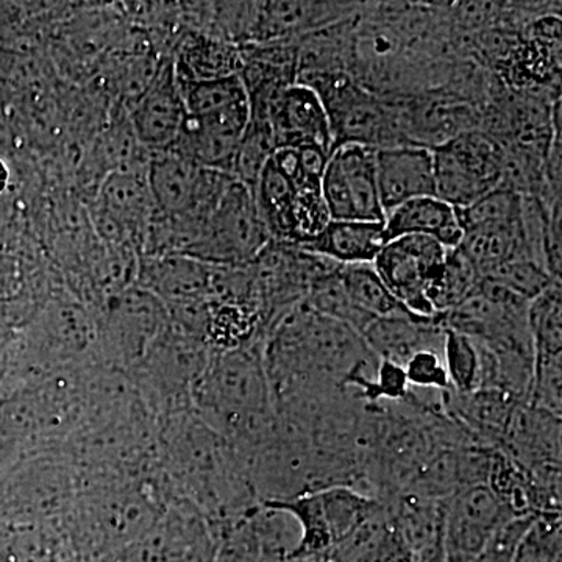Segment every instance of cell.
<instances>
[{
    "label": "cell",
    "instance_id": "obj_1",
    "mask_svg": "<svg viewBox=\"0 0 562 562\" xmlns=\"http://www.w3.org/2000/svg\"><path fill=\"white\" fill-rule=\"evenodd\" d=\"M265 368L277 403L317 390H353L373 382L380 360L360 333L303 301L266 328Z\"/></svg>",
    "mask_w": 562,
    "mask_h": 562
},
{
    "label": "cell",
    "instance_id": "obj_2",
    "mask_svg": "<svg viewBox=\"0 0 562 562\" xmlns=\"http://www.w3.org/2000/svg\"><path fill=\"white\" fill-rule=\"evenodd\" d=\"M265 338L211 355L192 392L194 414L239 454L250 452L277 425L265 368Z\"/></svg>",
    "mask_w": 562,
    "mask_h": 562
},
{
    "label": "cell",
    "instance_id": "obj_3",
    "mask_svg": "<svg viewBox=\"0 0 562 562\" xmlns=\"http://www.w3.org/2000/svg\"><path fill=\"white\" fill-rule=\"evenodd\" d=\"M295 83L319 95L333 138V150L347 144L383 149L406 143L391 106L369 94L342 70L299 72Z\"/></svg>",
    "mask_w": 562,
    "mask_h": 562
},
{
    "label": "cell",
    "instance_id": "obj_4",
    "mask_svg": "<svg viewBox=\"0 0 562 562\" xmlns=\"http://www.w3.org/2000/svg\"><path fill=\"white\" fill-rule=\"evenodd\" d=\"M254 192L232 179L187 257L221 268H246L271 243Z\"/></svg>",
    "mask_w": 562,
    "mask_h": 562
},
{
    "label": "cell",
    "instance_id": "obj_5",
    "mask_svg": "<svg viewBox=\"0 0 562 562\" xmlns=\"http://www.w3.org/2000/svg\"><path fill=\"white\" fill-rule=\"evenodd\" d=\"M435 195L453 209H468L502 183V144L483 132H461L431 147Z\"/></svg>",
    "mask_w": 562,
    "mask_h": 562
},
{
    "label": "cell",
    "instance_id": "obj_6",
    "mask_svg": "<svg viewBox=\"0 0 562 562\" xmlns=\"http://www.w3.org/2000/svg\"><path fill=\"white\" fill-rule=\"evenodd\" d=\"M209 347L169 321L144 360L135 369L136 380L154 405L173 416L190 412L192 392L211 358Z\"/></svg>",
    "mask_w": 562,
    "mask_h": 562
},
{
    "label": "cell",
    "instance_id": "obj_7",
    "mask_svg": "<svg viewBox=\"0 0 562 562\" xmlns=\"http://www.w3.org/2000/svg\"><path fill=\"white\" fill-rule=\"evenodd\" d=\"M168 325L165 303L133 284L105 303L98 341L111 364L133 372Z\"/></svg>",
    "mask_w": 562,
    "mask_h": 562
},
{
    "label": "cell",
    "instance_id": "obj_8",
    "mask_svg": "<svg viewBox=\"0 0 562 562\" xmlns=\"http://www.w3.org/2000/svg\"><path fill=\"white\" fill-rule=\"evenodd\" d=\"M447 249L428 236H402L384 244L373 268L398 302L414 316L431 319L435 312L427 292L439 279Z\"/></svg>",
    "mask_w": 562,
    "mask_h": 562
},
{
    "label": "cell",
    "instance_id": "obj_9",
    "mask_svg": "<svg viewBox=\"0 0 562 562\" xmlns=\"http://www.w3.org/2000/svg\"><path fill=\"white\" fill-rule=\"evenodd\" d=\"M375 151L347 144L331 151L321 181L331 221L384 222L386 214L376 183Z\"/></svg>",
    "mask_w": 562,
    "mask_h": 562
},
{
    "label": "cell",
    "instance_id": "obj_10",
    "mask_svg": "<svg viewBox=\"0 0 562 562\" xmlns=\"http://www.w3.org/2000/svg\"><path fill=\"white\" fill-rule=\"evenodd\" d=\"M516 516L486 484L465 487L447 501L443 553L447 562H471L495 532Z\"/></svg>",
    "mask_w": 562,
    "mask_h": 562
},
{
    "label": "cell",
    "instance_id": "obj_11",
    "mask_svg": "<svg viewBox=\"0 0 562 562\" xmlns=\"http://www.w3.org/2000/svg\"><path fill=\"white\" fill-rule=\"evenodd\" d=\"M216 552V536L198 509H172L114 562H214Z\"/></svg>",
    "mask_w": 562,
    "mask_h": 562
},
{
    "label": "cell",
    "instance_id": "obj_12",
    "mask_svg": "<svg viewBox=\"0 0 562 562\" xmlns=\"http://www.w3.org/2000/svg\"><path fill=\"white\" fill-rule=\"evenodd\" d=\"M187 120L172 61L158 66L157 74L138 101L132 103L131 128L143 149L157 154L168 150Z\"/></svg>",
    "mask_w": 562,
    "mask_h": 562
},
{
    "label": "cell",
    "instance_id": "obj_13",
    "mask_svg": "<svg viewBox=\"0 0 562 562\" xmlns=\"http://www.w3.org/2000/svg\"><path fill=\"white\" fill-rule=\"evenodd\" d=\"M268 122L276 150L313 146L328 154L333 151L327 113L319 95L305 85L283 88L269 103Z\"/></svg>",
    "mask_w": 562,
    "mask_h": 562
},
{
    "label": "cell",
    "instance_id": "obj_14",
    "mask_svg": "<svg viewBox=\"0 0 562 562\" xmlns=\"http://www.w3.org/2000/svg\"><path fill=\"white\" fill-rule=\"evenodd\" d=\"M531 475L561 471V417L519 403L501 447Z\"/></svg>",
    "mask_w": 562,
    "mask_h": 562
},
{
    "label": "cell",
    "instance_id": "obj_15",
    "mask_svg": "<svg viewBox=\"0 0 562 562\" xmlns=\"http://www.w3.org/2000/svg\"><path fill=\"white\" fill-rule=\"evenodd\" d=\"M375 165L384 214L413 199L435 195L430 147L420 144L383 147L375 151Z\"/></svg>",
    "mask_w": 562,
    "mask_h": 562
},
{
    "label": "cell",
    "instance_id": "obj_16",
    "mask_svg": "<svg viewBox=\"0 0 562 562\" xmlns=\"http://www.w3.org/2000/svg\"><path fill=\"white\" fill-rule=\"evenodd\" d=\"M443 409L479 446L501 449L519 402L508 392L482 387L471 392L446 391Z\"/></svg>",
    "mask_w": 562,
    "mask_h": 562
},
{
    "label": "cell",
    "instance_id": "obj_17",
    "mask_svg": "<svg viewBox=\"0 0 562 562\" xmlns=\"http://www.w3.org/2000/svg\"><path fill=\"white\" fill-rule=\"evenodd\" d=\"M136 279V284L157 295L166 308L210 302L211 266L187 255L143 257Z\"/></svg>",
    "mask_w": 562,
    "mask_h": 562
},
{
    "label": "cell",
    "instance_id": "obj_18",
    "mask_svg": "<svg viewBox=\"0 0 562 562\" xmlns=\"http://www.w3.org/2000/svg\"><path fill=\"white\" fill-rule=\"evenodd\" d=\"M379 360L391 361L405 368L414 353L438 350L442 353L443 328L441 314L431 319L414 316L408 310L392 316L379 317L362 333Z\"/></svg>",
    "mask_w": 562,
    "mask_h": 562
},
{
    "label": "cell",
    "instance_id": "obj_19",
    "mask_svg": "<svg viewBox=\"0 0 562 562\" xmlns=\"http://www.w3.org/2000/svg\"><path fill=\"white\" fill-rule=\"evenodd\" d=\"M428 236L436 239L447 250L457 249L462 241L457 209L441 199H413L386 214L384 220V239L386 244L402 236Z\"/></svg>",
    "mask_w": 562,
    "mask_h": 562
},
{
    "label": "cell",
    "instance_id": "obj_20",
    "mask_svg": "<svg viewBox=\"0 0 562 562\" xmlns=\"http://www.w3.org/2000/svg\"><path fill=\"white\" fill-rule=\"evenodd\" d=\"M147 168L149 162L111 172L102 183L99 205L101 213L116 222L124 232L140 231V236L157 214Z\"/></svg>",
    "mask_w": 562,
    "mask_h": 562
},
{
    "label": "cell",
    "instance_id": "obj_21",
    "mask_svg": "<svg viewBox=\"0 0 562 562\" xmlns=\"http://www.w3.org/2000/svg\"><path fill=\"white\" fill-rule=\"evenodd\" d=\"M384 244V222L330 221L301 249L341 266L373 265Z\"/></svg>",
    "mask_w": 562,
    "mask_h": 562
},
{
    "label": "cell",
    "instance_id": "obj_22",
    "mask_svg": "<svg viewBox=\"0 0 562 562\" xmlns=\"http://www.w3.org/2000/svg\"><path fill=\"white\" fill-rule=\"evenodd\" d=\"M243 65L241 47L205 33H195L181 41L172 61L179 83L239 76Z\"/></svg>",
    "mask_w": 562,
    "mask_h": 562
},
{
    "label": "cell",
    "instance_id": "obj_23",
    "mask_svg": "<svg viewBox=\"0 0 562 562\" xmlns=\"http://www.w3.org/2000/svg\"><path fill=\"white\" fill-rule=\"evenodd\" d=\"M390 506L395 531L413 557L443 547L447 501L402 494Z\"/></svg>",
    "mask_w": 562,
    "mask_h": 562
},
{
    "label": "cell",
    "instance_id": "obj_24",
    "mask_svg": "<svg viewBox=\"0 0 562 562\" xmlns=\"http://www.w3.org/2000/svg\"><path fill=\"white\" fill-rule=\"evenodd\" d=\"M339 277L350 302L372 319L392 316L406 310L380 279L373 265L341 266Z\"/></svg>",
    "mask_w": 562,
    "mask_h": 562
},
{
    "label": "cell",
    "instance_id": "obj_25",
    "mask_svg": "<svg viewBox=\"0 0 562 562\" xmlns=\"http://www.w3.org/2000/svg\"><path fill=\"white\" fill-rule=\"evenodd\" d=\"M535 357H562V291L553 283L528 306Z\"/></svg>",
    "mask_w": 562,
    "mask_h": 562
},
{
    "label": "cell",
    "instance_id": "obj_26",
    "mask_svg": "<svg viewBox=\"0 0 562 562\" xmlns=\"http://www.w3.org/2000/svg\"><path fill=\"white\" fill-rule=\"evenodd\" d=\"M179 83V81H177ZM184 109L190 116H206L249 102L241 77L179 83Z\"/></svg>",
    "mask_w": 562,
    "mask_h": 562
},
{
    "label": "cell",
    "instance_id": "obj_27",
    "mask_svg": "<svg viewBox=\"0 0 562 562\" xmlns=\"http://www.w3.org/2000/svg\"><path fill=\"white\" fill-rule=\"evenodd\" d=\"M522 195L506 188H497L468 209L457 210L462 232L513 224L519 220L522 211Z\"/></svg>",
    "mask_w": 562,
    "mask_h": 562
},
{
    "label": "cell",
    "instance_id": "obj_28",
    "mask_svg": "<svg viewBox=\"0 0 562 562\" xmlns=\"http://www.w3.org/2000/svg\"><path fill=\"white\" fill-rule=\"evenodd\" d=\"M442 360L453 391L471 392L480 387V347L475 339L443 328Z\"/></svg>",
    "mask_w": 562,
    "mask_h": 562
},
{
    "label": "cell",
    "instance_id": "obj_29",
    "mask_svg": "<svg viewBox=\"0 0 562 562\" xmlns=\"http://www.w3.org/2000/svg\"><path fill=\"white\" fill-rule=\"evenodd\" d=\"M273 151L276 143L269 122L250 120L236 151L232 176L254 192L260 173Z\"/></svg>",
    "mask_w": 562,
    "mask_h": 562
},
{
    "label": "cell",
    "instance_id": "obj_30",
    "mask_svg": "<svg viewBox=\"0 0 562 562\" xmlns=\"http://www.w3.org/2000/svg\"><path fill=\"white\" fill-rule=\"evenodd\" d=\"M561 514H536L513 562H562Z\"/></svg>",
    "mask_w": 562,
    "mask_h": 562
},
{
    "label": "cell",
    "instance_id": "obj_31",
    "mask_svg": "<svg viewBox=\"0 0 562 562\" xmlns=\"http://www.w3.org/2000/svg\"><path fill=\"white\" fill-rule=\"evenodd\" d=\"M330 221L321 187L297 188L292 209L291 246L301 249L305 244L312 243Z\"/></svg>",
    "mask_w": 562,
    "mask_h": 562
},
{
    "label": "cell",
    "instance_id": "obj_32",
    "mask_svg": "<svg viewBox=\"0 0 562 562\" xmlns=\"http://www.w3.org/2000/svg\"><path fill=\"white\" fill-rule=\"evenodd\" d=\"M483 279L503 284L514 294L520 295L528 302L541 295L550 284L558 283L541 265L531 260L505 262V265L498 266L497 269L484 276Z\"/></svg>",
    "mask_w": 562,
    "mask_h": 562
},
{
    "label": "cell",
    "instance_id": "obj_33",
    "mask_svg": "<svg viewBox=\"0 0 562 562\" xmlns=\"http://www.w3.org/2000/svg\"><path fill=\"white\" fill-rule=\"evenodd\" d=\"M562 357H535L528 405L561 417Z\"/></svg>",
    "mask_w": 562,
    "mask_h": 562
},
{
    "label": "cell",
    "instance_id": "obj_34",
    "mask_svg": "<svg viewBox=\"0 0 562 562\" xmlns=\"http://www.w3.org/2000/svg\"><path fill=\"white\" fill-rule=\"evenodd\" d=\"M403 369H405L409 386L439 392L453 390L446 364H443L441 351H417L409 358Z\"/></svg>",
    "mask_w": 562,
    "mask_h": 562
},
{
    "label": "cell",
    "instance_id": "obj_35",
    "mask_svg": "<svg viewBox=\"0 0 562 562\" xmlns=\"http://www.w3.org/2000/svg\"><path fill=\"white\" fill-rule=\"evenodd\" d=\"M409 386L405 369L391 361L380 360L375 379L360 392L366 405H376L379 402H405L408 398Z\"/></svg>",
    "mask_w": 562,
    "mask_h": 562
},
{
    "label": "cell",
    "instance_id": "obj_36",
    "mask_svg": "<svg viewBox=\"0 0 562 562\" xmlns=\"http://www.w3.org/2000/svg\"><path fill=\"white\" fill-rule=\"evenodd\" d=\"M9 169H7L5 162L0 161V194L5 191L7 184H9Z\"/></svg>",
    "mask_w": 562,
    "mask_h": 562
}]
</instances>
